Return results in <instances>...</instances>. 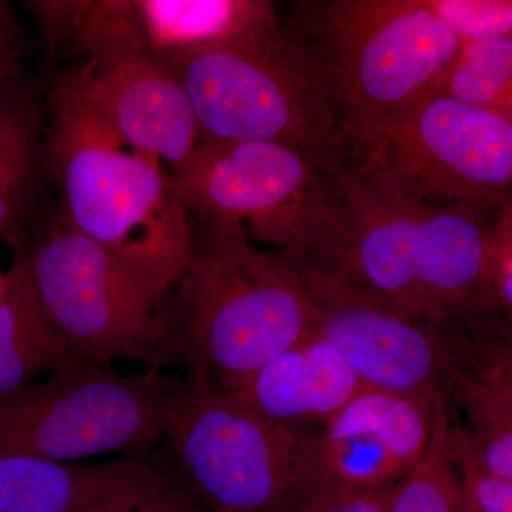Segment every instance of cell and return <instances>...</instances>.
I'll return each instance as SVG.
<instances>
[{"label":"cell","mask_w":512,"mask_h":512,"mask_svg":"<svg viewBox=\"0 0 512 512\" xmlns=\"http://www.w3.org/2000/svg\"><path fill=\"white\" fill-rule=\"evenodd\" d=\"M336 224L326 252L387 301L446 330L487 315L480 274L494 222L421 200L333 144ZM501 319V318H500Z\"/></svg>","instance_id":"6da1fadb"},{"label":"cell","mask_w":512,"mask_h":512,"mask_svg":"<svg viewBox=\"0 0 512 512\" xmlns=\"http://www.w3.org/2000/svg\"><path fill=\"white\" fill-rule=\"evenodd\" d=\"M59 215L163 295L190 259L191 215L167 170L124 143L60 76L45 97Z\"/></svg>","instance_id":"7a4b0ae2"},{"label":"cell","mask_w":512,"mask_h":512,"mask_svg":"<svg viewBox=\"0 0 512 512\" xmlns=\"http://www.w3.org/2000/svg\"><path fill=\"white\" fill-rule=\"evenodd\" d=\"M188 370L234 392L266 362L318 332L291 265L235 224L191 217L190 259L171 293Z\"/></svg>","instance_id":"3957f363"},{"label":"cell","mask_w":512,"mask_h":512,"mask_svg":"<svg viewBox=\"0 0 512 512\" xmlns=\"http://www.w3.org/2000/svg\"><path fill=\"white\" fill-rule=\"evenodd\" d=\"M282 18L339 136L379 130L426 93L461 46L426 0H298Z\"/></svg>","instance_id":"277c9868"},{"label":"cell","mask_w":512,"mask_h":512,"mask_svg":"<svg viewBox=\"0 0 512 512\" xmlns=\"http://www.w3.org/2000/svg\"><path fill=\"white\" fill-rule=\"evenodd\" d=\"M23 248L43 309L83 360H136L161 370L184 362L171 295L59 214Z\"/></svg>","instance_id":"5b68a950"},{"label":"cell","mask_w":512,"mask_h":512,"mask_svg":"<svg viewBox=\"0 0 512 512\" xmlns=\"http://www.w3.org/2000/svg\"><path fill=\"white\" fill-rule=\"evenodd\" d=\"M315 426H286L188 370L165 403L175 474L208 511L285 512L301 485Z\"/></svg>","instance_id":"8992f818"},{"label":"cell","mask_w":512,"mask_h":512,"mask_svg":"<svg viewBox=\"0 0 512 512\" xmlns=\"http://www.w3.org/2000/svg\"><path fill=\"white\" fill-rule=\"evenodd\" d=\"M333 143L421 200L494 222L512 204V116L426 92L379 130Z\"/></svg>","instance_id":"52a82bcc"},{"label":"cell","mask_w":512,"mask_h":512,"mask_svg":"<svg viewBox=\"0 0 512 512\" xmlns=\"http://www.w3.org/2000/svg\"><path fill=\"white\" fill-rule=\"evenodd\" d=\"M171 178L191 217L238 225L281 256L322 247L335 228L332 175L286 144L202 138Z\"/></svg>","instance_id":"ba28073f"},{"label":"cell","mask_w":512,"mask_h":512,"mask_svg":"<svg viewBox=\"0 0 512 512\" xmlns=\"http://www.w3.org/2000/svg\"><path fill=\"white\" fill-rule=\"evenodd\" d=\"M168 66L183 84L202 138L275 141L328 164L335 120L288 26L269 45L195 53Z\"/></svg>","instance_id":"9c48e42d"},{"label":"cell","mask_w":512,"mask_h":512,"mask_svg":"<svg viewBox=\"0 0 512 512\" xmlns=\"http://www.w3.org/2000/svg\"><path fill=\"white\" fill-rule=\"evenodd\" d=\"M174 379L161 369L116 375L84 362L0 400V456L70 464L99 454L143 453L163 439Z\"/></svg>","instance_id":"30bf717a"},{"label":"cell","mask_w":512,"mask_h":512,"mask_svg":"<svg viewBox=\"0 0 512 512\" xmlns=\"http://www.w3.org/2000/svg\"><path fill=\"white\" fill-rule=\"evenodd\" d=\"M278 256L298 275L318 315L319 335L366 387L444 400L451 339L460 330L404 311L326 252Z\"/></svg>","instance_id":"8fae6325"},{"label":"cell","mask_w":512,"mask_h":512,"mask_svg":"<svg viewBox=\"0 0 512 512\" xmlns=\"http://www.w3.org/2000/svg\"><path fill=\"white\" fill-rule=\"evenodd\" d=\"M437 400L365 387L309 443L301 485L291 507L309 498L386 490L426 453Z\"/></svg>","instance_id":"7c38bea8"},{"label":"cell","mask_w":512,"mask_h":512,"mask_svg":"<svg viewBox=\"0 0 512 512\" xmlns=\"http://www.w3.org/2000/svg\"><path fill=\"white\" fill-rule=\"evenodd\" d=\"M62 76L116 136L170 174L201 143L183 84L148 53L70 67Z\"/></svg>","instance_id":"4fadbf2b"},{"label":"cell","mask_w":512,"mask_h":512,"mask_svg":"<svg viewBox=\"0 0 512 512\" xmlns=\"http://www.w3.org/2000/svg\"><path fill=\"white\" fill-rule=\"evenodd\" d=\"M444 400L467 417L478 456L512 480V328L500 318L460 330L450 346Z\"/></svg>","instance_id":"5bb4252c"},{"label":"cell","mask_w":512,"mask_h":512,"mask_svg":"<svg viewBox=\"0 0 512 512\" xmlns=\"http://www.w3.org/2000/svg\"><path fill=\"white\" fill-rule=\"evenodd\" d=\"M365 387L338 350L316 332L272 357L228 393L274 423L322 427Z\"/></svg>","instance_id":"9a60e30c"},{"label":"cell","mask_w":512,"mask_h":512,"mask_svg":"<svg viewBox=\"0 0 512 512\" xmlns=\"http://www.w3.org/2000/svg\"><path fill=\"white\" fill-rule=\"evenodd\" d=\"M148 55L170 64L195 53L275 42L284 18L266 0H133Z\"/></svg>","instance_id":"2e32d148"},{"label":"cell","mask_w":512,"mask_h":512,"mask_svg":"<svg viewBox=\"0 0 512 512\" xmlns=\"http://www.w3.org/2000/svg\"><path fill=\"white\" fill-rule=\"evenodd\" d=\"M49 178L45 100L23 67L0 87V244L28 242Z\"/></svg>","instance_id":"e0dca14e"},{"label":"cell","mask_w":512,"mask_h":512,"mask_svg":"<svg viewBox=\"0 0 512 512\" xmlns=\"http://www.w3.org/2000/svg\"><path fill=\"white\" fill-rule=\"evenodd\" d=\"M23 247L13 251L0 296V400L42 373L52 376L86 362L43 309Z\"/></svg>","instance_id":"ac0fdd59"},{"label":"cell","mask_w":512,"mask_h":512,"mask_svg":"<svg viewBox=\"0 0 512 512\" xmlns=\"http://www.w3.org/2000/svg\"><path fill=\"white\" fill-rule=\"evenodd\" d=\"M53 55L76 59L73 67L146 52L133 0L26 2Z\"/></svg>","instance_id":"d6986e66"},{"label":"cell","mask_w":512,"mask_h":512,"mask_svg":"<svg viewBox=\"0 0 512 512\" xmlns=\"http://www.w3.org/2000/svg\"><path fill=\"white\" fill-rule=\"evenodd\" d=\"M74 512H210L174 471L143 457L109 464Z\"/></svg>","instance_id":"ffe728a7"},{"label":"cell","mask_w":512,"mask_h":512,"mask_svg":"<svg viewBox=\"0 0 512 512\" xmlns=\"http://www.w3.org/2000/svg\"><path fill=\"white\" fill-rule=\"evenodd\" d=\"M107 467L0 456V512H74Z\"/></svg>","instance_id":"44dd1931"},{"label":"cell","mask_w":512,"mask_h":512,"mask_svg":"<svg viewBox=\"0 0 512 512\" xmlns=\"http://www.w3.org/2000/svg\"><path fill=\"white\" fill-rule=\"evenodd\" d=\"M426 92L512 116V36L461 43Z\"/></svg>","instance_id":"7402d4cb"},{"label":"cell","mask_w":512,"mask_h":512,"mask_svg":"<svg viewBox=\"0 0 512 512\" xmlns=\"http://www.w3.org/2000/svg\"><path fill=\"white\" fill-rule=\"evenodd\" d=\"M451 407L437 400L436 423L426 453L393 485L389 512H457L460 481L450 456Z\"/></svg>","instance_id":"603a6c76"},{"label":"cell","mask_w":512,"mask_h":512,"mask_svg":"<svg viewBox=\"0 0 512 512\" xmlns=\"http://www.w3.org/2000/svg\"><path fill=\"white\" fill-rule=\"evenodd\" d=\"M448 447L460 481L461 500L474 512H512V480L493 473L478 456L451 407Z\"/></svg>","instance_id":"cb8c5ba5"},{"label":"cell","mask_w":512,"mask_h":512,"mask_svg":"<svg viewBox=\"0 0 512 512\" xmlns=\"http://www.w3.org/2000/svg\"><path fill=\"white\" fill-rule=\"evenodd\" d=\"M480 296L487 315L512 323V204L491 228L481 265Z\"/></svg>","instance_id":"d4e9b609"},{"label":"cell","mask_w":512,"mask_h":512,"mask_svg":"<svg viewBox=\"0 0 512 512\" xmlns=\"http://www.w3.org/2000/svg\"><path fill=\"white\" fill-rule=\"evenodd\" d=\"M434 16L461 43L511 37V0H426Z\"/></svg>","instance_id":"484cf974"},{"label":"cell","mask_w":512,"mask_h":512,"mask_svg":"<svg viewBox=\"0 0 512 512\" xmlns=\"http://www.w3.org/2000/svg\"><path fill=\"white\" fill-rule=\"evenodd\" d=\"M392 490L390 487L373 494L309 498L299 501L288 512H389Z\"/></svg>","instance_id":"4316f807"},{"label":"cell","mask_w":512,"mask_h":512,"mask_svg":"<svg viewBox=\"0 0 512 512\" xmlns=\"http://www.w3.org/2000/svg\"><path fill=\"white\" fill-rule=\"evenodd\" d=\"M25 42L8 3L0 2V87L25 67Z\"/></svg>","instance_id":"83f0119b"},{"label":"cell","mask_w":512,"mask_h":512,"mask_svg":"<svg viewBox=\"0 0 512 512\" xmlns=\"http://www.w3.org/2000/svg\"><path fill=\"white\" fill-rule=\"evenodd\" d=\"M6 285V272L0 271V296H2L3 291H5Z\"/></svg>","instance_id":"f1b7e54d"},{"label":"cell","mask_w":512,"mask_h":512,"mask_svg":"<svg viewBox=\"0 0 512 512\" xmlns=\"http://www.w3.org/2000/svg\"><path fill=\"white\" fill-rule=\"evenodd\" d=\"M457 512H474L471 508H468L466 504L463 503V500L460 501V505H458Z\"/></svg>","instance_id":"f546056e"},{"label":"cell","mask_w":512,"mask_h":512,"mask_svg":"<svg viewBox=\"0 0 512 512\" xmlns=\"http://www.w3.org/2000/svg\"><path fill=\"white\" fill-rule=\"evenodd\" d=\"M212 512H232V511H212Z\"/></svg>","instance_id":"4dcf8cb0"}]
</instances>
